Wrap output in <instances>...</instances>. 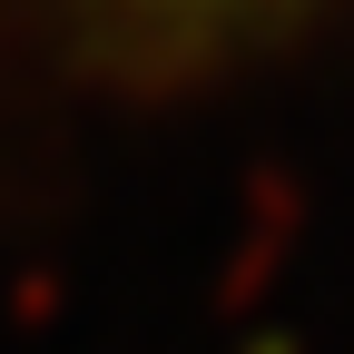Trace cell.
Instances as JSON below:
<instances>
[{
    "mask_svg": "<svg viewBox=\"0 0 354 354\" xmlns=\"http://www.w3.org/2000/svg\"><path fill=\"white\" fill-rule=\"evenodd\" d=\"M59 10L88 39H109L118 59H207V50H227V39L276 30L305 0H59Z\"/></svg>",
    "mask_w": 354,
    "mask_h": 354,
    "instance_id": "cell-1",
    "label": "cell"
}]
</instances>
